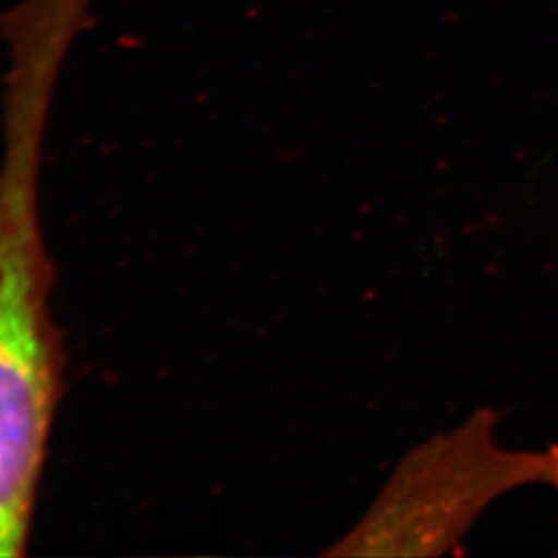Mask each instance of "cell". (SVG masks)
I'll return each instance as SVG.
<instances>
[{
  "instance_id": "6da1fadb",
  "label": "cell",
  "mask_w": 558,
  "mask_h": 558,
  "mask_svg": "<svg viewBox=\"0 0 558 558\" xmlns=\"http://www.w3.org/2000/svg\"><path fill=\"white\" fill-rule=\"evenodd\" d=\"M38 129L21 119L0 166V558L20 557L59 399Z\"/></svg>"
},
{
  "instance_id": "7a4b0ae2",
  "label": "cell",
  "mask_w": 558,
  "mask_h": 558,
  "mask_svg": "<svg viewBox=\"0 0 558 558\" xmlns=\"http://www.w3.org/2000/svg\"><path fill=\"white\" fill-rule=\"evenodd\" d=\"M497 420L484 408L410 451L366 515L325 555L439 557L500 495L525 484L558 488V447L502 449L495 440Z\"/></svg>"
}]
</instances>
